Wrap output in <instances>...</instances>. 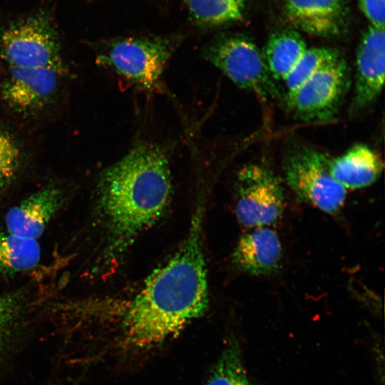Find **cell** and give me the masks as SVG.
I'll return each mask as SVG.
<instances>
[{"instance_id":"obj_1","label":"cell","mask_w":385,"mask_h":385,"mask_svg":"<svg viewBox=\"0 0 385 385\" xmlns=\"http://www.w3.org/2000/svg\"><path fill=\"white\" fill-rule=\"evenodd\" d=\"M202 210L197 205L179 248L148 277L125 307L121 326L124 342L130 346L145 349L157 346L207 311Z\"/></svg>"},{"instance_id":"obj_2","label":"cell","mask_w":385,"mask_h":385,"mask_svg":"<svg viewBox=\"0 0 385 385\" xmlns=\"http://www.w3.org/2000/svg\"><path fill=\"white\" fill-rule=\"evenodd\" d=\"M173 185L168 152L141 142L106 168L96 188V211L106 235V256L118 257L163 216Z\"/></svg>"},{"instance_id":"obj_3","label":"cell","mask_w":385,"mask_h":385,"mask_svg":"<svg viewBox=\"0 0 385 385\" xmlns=\"http://www.w3.org/2000/svg\"><path fill=\"white\" fill-rule=\"evenodd\" d=\"M58 32L51 15L40 10L0 27V59L10 66L49 68L63 74Z\"/></svg>"},{"instance_id":"obj_4","label":"cell","mask_w":385,"mask_h":385,"mask_svg":"<svg viewBox=\"0 0 385 385\" xmlns=\"http://www.w3.org/2000/svg\"><path fill=\"white\" fill-rule=\"evenodd\" d=\"M174 41L158 38H126L113 41L97 56V61L135 88L153 91L161 85Z\"/></svg>"},{"instance_id":"obj_5","label":"cell","mask_w":385,"mask_h":385,"mask_svg":"<svg viewBox=\"0 0 385 385\" xmlns=\"http://www.w3.org/2000/svg\"><path fill=\"white\" fill-rule=\"evenodd\" d=\"M203 56L242 89L262 98L279 96L262 53L250 39L220 38L205 48Z\"/></svg>"},{"instance_id":"obj_6","label":"cell","mask_w":385,"mask_h":385,"mask_svg":"<svg viewBox=\"0 0 385 385\" xmlns=\"http://www.w3.org/2000/svg\"><path fill=\"white\" fill-rule=\"evenodd\" d=\"M329 160L322 152L303 147L287 158L283 170L287 185L299 200L334 214L343 206L346 190L332 175Z\"/></svg>"},{"instance_id":"obj_7","label":"cell","mask_w":385,"mask_h":385,"mask_svg":"<svg viewBox=\"0 0 385 385\" xmlns=\"http://www.w3.org/2000/svg\"><path fill=\"white\" fill-rule=\"evenodd\" d=\"M284 207L282 184L268 167L249 164L237 178L236 215L244 227L269 226L281 216Z\"/></svg>"},{"instance_id":"obj_8","label":"cell","mask_w":385,"mask_h":385,"mask_svg":"<svg viewBox=\"0 0 385 385\" xmlns=\"http://www.w3.org/2000/svg\"><path fill=\"white\" fill-rule=\"evenodd\" d=\"M348 65L342 57L310 78L293 93L287 104L303 120H323L332 117L350 84Z\"/></svg>"},{"instance_id":"obj_9","label":"cell","mask_w":385,"mask_h":385,"mask_svg":"<svg viewBox=\"0 0 385 385\" xmlns=\"http://www.w3.org/2000/svg\"><path fill=\"white\" fill-rule=\"evenodd\" d=\"M61 75L49 68L9 66L1 87L2 98L19 114L37 113L53 101Z\"/></svg>"},{"instance_id":"obj_10","label":"cell","mask_w":385,"mask_h":385,"mask_svg":"<svg viewBox=\"0 0 385 385\" xmlns=\"http://www.w3.org/2000/svg\"><path fill=\"white\" fill-rule=\"evenodd\" d=\"M384 29L370 26L358 46L351 111H360L380 95L384 82Z\"/></svg>"},{"instance_id":"obj_11","label":"cell","mask_w":385,"mask_h":385,"mask_svg":"<svg viewBox=\"0 0 385 385\" xmlns=\"http://www.w3.org/2000/svg\"><path fill=\"white\" fill-rule=\"evenodd\" d=\"M63 200L59 187L54 184L44 186L7 211L4 217L6 230L37 240L61 208Z\"/></svg>"},{"instance_id":"obj_12","label":"cell","mask_w":385,"mask_h":385,"mask_svg":"<svg viewBox=\"0 0 385 385\" xmlns=\"http://www.w3.org/2000/svg\"><path fill=\"white\" fill-rule=\"evenodd\" d=\"M281 258L279 238L268 226L254 227L242 235L232 254L235 265L252 275L275 272L279 269Z\"/></svg>"},{"instance_id":"obj_13","label":"cell","mask_w":385,"mask_h":385,"mask_svg":"<svg viewBox=\"0 0 385 385\" xmlns=\"http://www.w3.org/2000/svg\"><path fill=\"white\" fill-rule=\"evenodd\" d=\"M285 11L290 24L312 36H334L345 27L343 0H287Z\"/></svg>"},{"instance_id":"obj_14","label":"cell","mask_w":385,"mask_h":385,"mask_svg":"<svg viewBox=\"0 0 385 385\" xmlns=\"http://www.w3.org/2000/svg\"><path fill=\"white\" fill-rule=\"evenodd\" d=\"M383 169L380 155L364 144H356L329 160L332 175L346 190L371 185L378 180Z\"/></svg>"},{"instance_id":"obj_15","label":"cell","mask_w":385,"mask_h":385,"mask_svg":"<svg viewBox=\"0 0 385 385\" xmlns=\"http://www.w3.org/2000/svg\"><path fill=\"white\" fill-rule=\"evenodd\" d=\"M307 49L302 36L293 30L272 34L262 54L273 79L284 81Z\"/></svg>"},{"instance_id":"obj_16","label":"cell","mask_w":385,"mask_h":385,"mask_svg":"<svg viewBox=\"0 0 385 385\" xmlns=\"http://www.w3.org/2000/svg\"><path fill=\"white\" fill-rule=\"evenodd\" d=\"M41 258L37 240L0 231V272L14 274L34 269Z\"/></svg>"},{"instance_id":"obj_17","label":"cell","mask_w":385,"mask_h":385,"mask_svg":"<svg viewBox=\"0 0 385 385\" xmlns=\"http://www.w3.org/2000/svg\"><path fill=\"white\" fill-rule=\"evenodd\" d=\"M25 311L26 293L24 290L0 294V361L17 341Z\"/></svg>"},{"instance_id":"obj_18","label":"cell","mask_w":385,"mask_h":385,"mask_svg":"<svg viewBox=\"0 0 385 385\" xmlns=\"http://www.w3.org/2000/svg\"><path fill=\"white\" fill-rule=\"evenodd\" d=\"M191 17L199 24L220 26L240 19L246 0H185Z\"/></svg>"},{"instance_id":"obj_19","label":"cell","mask_w":385,"mask_h":385,"mask_svg":"<svg viewBox=\"0 0 385 385\" xmlns=\"http://www.w3.org/2000/svg\"><path fill=\"white\" fill-rule=\"evenodd\" d=\"M205 385H252L236 339H228Z\"/></svg>"},{"instance_id":"obj_20","label":"cell","mask_w":385,"mask_h":385,"mask_svg":"<svg viewBox=\"0 0 385 385\" xmlns=\"http://www.w3.org/2000/svg\"><path fill=\"white\" fill-rule=\"evenodd\" d=\"M339 58L341 56L339 51L333 48H307L284 81L287 89V94L293 93L310 78Z\"/></svg>"},{"instance_id":"obj_21","label":"cell","mask_w":385,"mask_h":385,"mask_svg":"<svg viewBox=\"0 0 385 385\" xmlns=\"http://www.w3.org/2000/svg\"><path fill=\"white\" fill-rule=\"evenodd\" d=\"M20 165V150L14 138L0 129V192L15 179Z\"/></svg>"},{"instance_id":"obj_22","label":"cell","mask_w":385,"mask_h":385,"mask_svg":"<svg viewBox=\"0 0 385 385\" xmlns=\"http://www.w3.org/2000/svg\"><path fill=\"white\" fill-rule=\"evenodd\" d=\"M371 26L384 29L385 0H357Z\"/></svg>"}]
</instances>
